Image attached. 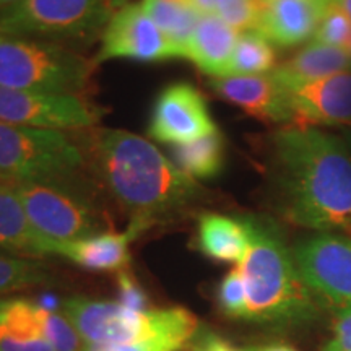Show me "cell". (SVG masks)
<instances>
[{"mask_svg": "<svg viewBox=\"0 0 351 351\" xmlns=\"http://www.w3.org/2000/svg\"><path fill=\"white\" fill-rule=\"evenodd\" d=\"M276 208L315 232H351V152L317 127L285 125L270 137Z\"/></svg>", "mask_w": 351, "mask_h": 351, "instance_id": "1", "label": "cell"}, {"mask_svg": "<svg viewBox=\"0 0 351 351\" xmlns=\"http://www.w3.org/2000/svg\"><path fill=\"white\" fill-rule=\"evenodd\" d=\"M90 163L130 221L150 228L176 217L202 197L200 184L152 142L125 130H96L88 143Z\"/></svg>", "mask_w": 351, "mask_h": 351, "instance_id": "2", "label": "cell"}, {"mask_svg": "<svg viewBox=\"0 0 351 351\" xmlns=\"http://www.w3.org/2000/svg\"><path fill=\"white\" fill-rule=\"evenodd\" d=\"M249 234L247 252L238 269L247 291V322L271 330L313 326L322 307L302 282L293 249L275 219L244 215Z\"/></svg>", "mask_w": 351, "mask_h": 351, "instance_id": "3", "label": "cell"}, {"mask_svg": "<svg viewBox=\"0 0 351 351\" xmlns=\"http://www.w3.org/2000/svg\"><path fill=\"white\" fill-rule=\"evenodd\" d=\"M62 314L86 345H140L145 351H184L200 330L199 319L182 306L132 311L119 301L70 296Z\"/></svg>", "mask_w": 351, "mask_h": 351, "instance_id": "4", "label": "cell"}, {"mask_svg": "<svg viewBox=\"0 0 351 351\" xmlns=\"http://www.w3.org/2000/svg\"><path fill=\"white\" fill-rule=\"evenodd\" d=\"M29 223L54 256L57 244L106 232V217L78 176L12 182Z\"/></svg>", "mask_w": 351, "mask_h": 351, "instance_id": "5", "label": "cell"}, {"mask_svg": "<svg viewBox=\"0 0 351 351\" xmlns=\"http://www.w3.org/2000/svg\"><path fill=\"white\" fill-rule=\"evenodd\" d=\"M95 65L57 43L0 33V86L80 95Z\"/></svg>", "mask_w": 351, "mask_h": 351, "instance_id": "6", "label": "cell"}, {"mask_svg": "<svg viewBox=\"0 0 351 351\" xmlns=\"http://www.w3.org/2000/svg\"><path fill=\"white\" fill-rule=\"evenodd\" d=\"M124 5L125 0H20L0 10V33L51 43L86 39Z\"/></svg>", "mask_w": 351, "mask_h": 351, "instance_id": "7", "label": "cell"}, {"mask_svg": "<svg viewBox=\"0 0 351 351\" xmlns=\"http://www.w3.org/2000/svg\"><path fill=\"white\" fill-rule=\"evenodd\" d=\"M85 158L67 134L0 121V178L8 182L78 176Z\"/></svg>", "mask_w": 351, "mask_h": 351, "instance_id": "8", "label": "cell"}, {"mask_svg": "<svg viewBox=\"0 0 351 351\" xmlns=\"http://www.w3.org/2000/svg\"><path fill=\"white\" fill-rule=\"evenodd\" d=\"M291 249L302 282L320 307L337 317L351 313V236L315 232Z\"/></svg>", "mask_w": 351, "mask_h": 351, "instance_id": "9", "label": "cell"}, {"mask_svg": "<svg viewBox=\"0 0 351 351\" xmlns=\"http://www.w3.org/2000/svg\"><path fill=\"white\" fill-rule=\"evenodd\" d=\"M99 119L98 108L80 95L44 93L0 86V121L44 130L88 129Z\"/></svg>", "mask_w": 351, "mask_h": 351, "instance_id": "10", "label": "cell"}, {"mask_svg": "<svg viewBox=\"0 0 351 351\" xmlns=\"http://www.w3.org/2000/svg\"><path fill=\"white\" fill-rule=\"evenodd\" d=\"M148 135L166 145L195 142L218 132L204 95L187 82L171 83L156 96Z\"/></svg>", "mask_w": 351, "mask_h": 351, "instance_id": "11", "label": "cell"}, {"mask_svg": "<svg viewBox=\"0 0 351 351\" xmlns=\"http://www.w3.org/2000/svg\"><path fill=\"white\" fill-rule=\"evenodd\" d=\"M112 59H130L135 62H168L178 59L168 38L160 32L143 10L142 3H127L114 13L104 26L101 49L93 65Z\"/></svg>", "mask_w": 351, "mask_h": 351, "instance_id": "12", "label": "cell"}, {"mask_svg": "<svg viewBox=\"0 0 351 351\" xmlns=\"http://www.w3.org/2000/svg\"><path fill=\"white\" fill-rule=\"evenodd\" d=\"M282 88L298 127H351V70Z\"/></svg>", "mask_w": 351, "mask_h": 351, "instance_id": "13", "label": "cell"}, {"mask_svg": "<svg viewBox=\"0 0 351 351\" xmlns=\"http://www.w3.org/2000/svg\"><path fill=\"white\" fill-rule=\"evenodd\" d=\"M210 88L223 99L236 104L267 124H293L287 93L270 73L230 75L210 80Z\"/></svg>", "mask_w": 351, "mask_h": 351, "instance_id": "14", "label": "cell"}, {"mask_svg": "<svg viewBox=\"0 0 351 351\" xmlns=\"http://www.w3.org/2000/svg\"><path fill=\"white\" fill-rule=\"evenodd\" d=\"M335 0H262L257 28L276 47L313 41L324 13Z\"/></svg>", "mask_w": 351, "mask_h": 351, "instance_id": "15", "label": "cell"}, {"mask_svg": "<svg viewBox=\"0 0 351 351\" xmlns=\"http://www.w3.org/2000/svg\"><path fill=\"white\" fill-rule=\"evenodd\" d=\"M148 228L130 221L124 232H101L91 238L57 244L54 256L67 258L82 269L101 274H119L130 263V244Z\"/></svg>", "mask_w": 351, "mask_h": 351, "instance_id": "16", "label": "cell"}, {"mask_svg": "<svg viewBox=\"0 0 351 351\" xmlns=\"http://www.w3.org/2000/svg\"><path fill=\"white\" fill-rule=\"evenodd\" d=\"M239 32L213 15H202L187 47V60L213 78L228 77Z\"/></svg>", "mask_w": 351, "mask_h": 351, "instance_id": "17", "label": "cell"}, {"mask_svg": "<svg viewBox=\"0 0 351 351\" xmlns=\"http://www.w3.org/2000/svg\"><path fill=\"white\" fill-rule=\"evenodd\" d=\"M0 251L19 257H49L47 244L33 230L12 182L0 178Z\"/></svg>", "mask_w": 351, "mask_h": 351, "instance_id": "18", "label": "cell"}, {"mask_svg": "<svg viewBox=\"0 0 351 351\" xmlns=\"http://www.w3.org/2000/svg\"><path fill=\"white\" fill-rule=\"evenodd\" d=\"M195 245L212 261L239 265L249 247L247 228L241 217L204 213L197 223Z\"/></svg>", "mask_w": 351, "mask_h": 351, "instance_id": "19", "label": "cell"}, {"mask_svg": "<svg viewBox=\"0 0 351 351\" xmlns=\"http://www.w3.org/2000/svg\"><path fill=\"white\" fill-rule=\"evenodd\" d=\"M0 351H56L44 339L36 301L0 300Z\"/></svg>", "mask_w": 351, "mask_h": 351, "instance_id": "20", "label": "cell"}, {"mask_svg": "<svg viewBox=\"0 0 351 351\" xmlns=\"http://www.w3.org/2000/svg\"><path fill=\"white\" fill-rule=\"evenodd\" d=\"M351 70V52L341 47L311 41L298 51L287 64L276 67L271 75L280 85L317 80Z\"/></svg>", "mask_w": 351, "mask_h": 351, "instance_id": "21", "label": "cell"}, {"mask_svg": "<svg viewBox=\"0 0 351 351\" xmlns=\"http://www.w3.org/2000/svg\"><path fill=\"white\" fill-rule=\"evenodd\" d=\"M145 13L153 20L160 32L168 38L178 59H186L200 13L195 12L186 0H142Z\"/></svg>", "mask_w": 351, "mask_h": 351, "instance_id": "22", "label": "cell"}, {"mask_svg": "<svg viewBox=\"0 0 351 351\" xmlns=\"http://www.w3.org/2000/svg\"><path fill=\"white\" fill-rule=\"evenodd\" d=\"M171 161L192 179H212L225 166V140L219 132L195 142L173 145Z\"/></svg>", "mask_w": 351, "mask_h": 351, "instance_id": "23", "label": "cell"}, {"mask_svg": "<svg viewBox=\"0 0 351 351\" xmlns=\"http://www.w3.org/2000/svg\"><path fill=\"white\" fill-rule=\"evenodd\" d=\"M275 46L258 29L241 32L232 54L230 75H265L275 70Z\"/></svg>", "mask_w": 351, "mask_h": 351, "instance_id": "24", "label": "cell"}, {"mask_svg": "<svg viewBox=\"0 0 351 351\" xmlns=\"http://www.w3.org/2000/svg\"><path fill=\"white\" fill-rule=\"evenodd\" d=\"M51 282L52 275L44 262L0 251V296Z\"/></svg>", "mask_w": 351, "mask_h": 351, "instance_id": "25", "label": "cell"}, {"mask_svg": "<svg viewBox=\"0 0 351 351\" xmlns=\"http://www.w3.org/2000/svg\"><path fill=\"white\" fill-rule=\"evenodd\" d=\"M200 15H213L236 32L257 28L262 0H186Z\"/></svg>", "mask_w": 351, "mask_h": 351, "instance_id": "26", "label": "cell"}, {"mask_svg": "<svg viewBox=\"0 0 351 351\" xmlns=\"http://www.w3.org/2000/svg\"><path fill=\"white\" fill-rule=\"evenodd\" d=\"M38 317L44 339L49 341L56 351H83L85 343L62 313H54L38 302Z\"/></svg>", "mask_w": 351, "mask_h": 351, "instance_id": "27", "label": "cell"}, {"mask_svg": "<svg viewBox=\"0 0 351 351\" xmlns=\"http://www.w3.org/2000/svg\"><path fill=\"white\" fill-rule=\"evenodd\" d=\"M313 41L341 47L346 51L351 49V20L341 8L339 0H335L324 13Z\"/></svg>", "mask_w": 351, "mask_h": 351, "instance_id": "28", "label": "cell"}, {"mask_svg": "<svg viewBox=\"0 0 351 351\" xmlns=\"http://www.w3.org/2000/svg\"><path fill=\"white\" fill-rule=\"evenodd\" d=\"M218 306L221 313L231 319L245 320L247 317V291L243 274L236 267L223 276L218 285Z\"/></svg>", "mask_w": 351, "mask_h": 351, "instance_id": "29", "label": "cell"}, {"mask_svg": "<svg viewBox=\"0 0 351 351\" xmlns=\"http://www.w3.org/2000/svg\"><path fill=\"white\" fill-rule=\"evenodd\" d=\"M117 288H119L121 304L129 307L132 311H148V296L140 287L134 275L129 270H122L117 274Z\"/></svg>", "mask_w": 351, "mask_h": 351, "instance_id": "30", "label": "cell"}, {"mask_svg": "<svg viewBox=\"0 0 351 351\" xmlns=\"http://www.w3.org/2000/svg\"><path fill=\"white\" fill-rule=\"evenodd\" d=\"M189 351H243V348H238L228 341L223 337H219L218 333L212 330H205L200 327V330L197 332L195 339L192 340L191 346L187 348Z\"/></svg>", "mask_w": 351, "mask_h": 351, "instance_id": "31", "label": "cell"}, {"mask_svg": "<svg viewBox=\"0 0 351 351\" xmlns=\"http://www.w3.org/2000/svg\"><path fill=\"white\" fill-rule=\"evenodd\" d=\"M322 351H351V313L337 317L332 339Z\"/></svg>", "mask_w": 351, "mask_h": 351, "instance_id": "32", "label": "cell"}, {"mask_svg": "<svg viewBox=\"0 0 351 351\" xmlns=\"http://www.w3.org/2000/svg\"><path fill=\"white\" fill-rule=\"evenodd\" d=\"M243 351H298L287 343H262V345H252L245 346Z\"/></svg>", "mask_w": 351, "mask_h": 351, "instance_id": "33", "label": "cell"}, {"mask_svg": "<svg viewBox=\"0 0 351 351\" xmlns=\"http://www.w3.org/2000/svg\"><path fill=\"white\" fill-rule=\"evenodd\" d=\"M339 3L345 10L346 15H348V19L351 20V0H339Z\"/></svg>", "mask_w": 351, "mask_h": 351, "instance_id": "34", "label": "cell"}, {"mask_svg": "<svg viewBox=\"0 0 351 351\" xmlns=\"http://www.w3.org/2000/svg\"><path fill=\"white\" fill-rule=\"evenodd\" d=\"M16 2H20V0H0V10H3V8L10 7V5H13V3H16Z\"/></svg>", "mask_w": 351, "mask_h": 351, "instance_id": "35", "label": "cell"}, {"mask_svg": "<svg viewBox=\"0 0 351 351\" xmlns=\"http://www.w3.org/2000/svg\"><path fill=\"white\" fill-rule=\"evenodd\" d=\"M343 140L346 142V145H348L350 152H351V130H346L343 134Z\"/></svg>", "mask_w": 351, "mask_h": 351, "instance_id": "36", "label": "cell"}]
</instances>
